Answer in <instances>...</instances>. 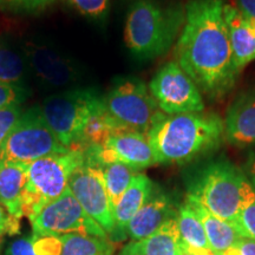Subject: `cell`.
I'll list each match as a JSON object with an SVG mask.
<instances>
[{"instance_id": "6da1fadb", "label": "cell", "mask_w": 255, "mask_h": 255, "mask_svg": "<svg viewBox=\"0 0 255 255\" xmlns=\"http://www.w3.org/2000/svg\"><path fill=\"white\" fill-rule=\"evenodd\" d=\"M223 0H189L178 37L176 63L201 92L220 98L234 87L235 69Z\"/></svg>"}, {"instance_id": "7a4b0ae2", "label": "cell", "mask_w": 255, "mask_h": 255, "mask_svg": "<svg viewBox=\"0 0 255 255\" xmlns=\"http://www.w3.org/2000/svg\"><path fill=\"white\" fill-rule=\"evenodd\" d=\"M156 163L182 164L218 148L225 122L215 114L159 113L145 133Z\"/></svg>"}, {"instance_id": "3957f363", "label": "cell", "mask_w": 255, "mask_h": 255, "mask_svg": "<svg viewBox=\"0 0 255 255\" xmlns=\"http://www.w3.org/2000/svg\"><path fill=\"white\" fill-rule=\"evenodd\" d=\"M184 23L178 6H163L157 0H135L124 28L128 49L139 59H151L167 52Z\"/></svg>"}, {"instance_id": "277c9868", "label": "cell", "mask_w": 255, "mask_h": 255, "mask_svg": "<svg viewBox=\"0 0 255 255\" xmlns=\"http://www.w3.org/2000/svg\"><path fill=\"white\" fill-rule=\"evenodd\" d=\"M255 189L240 169L227 161H216L199 170L188 187L195 199L219 219L235 225L240 209Z\"/></svg>"}, {"instance_id": "5b68a950", "label": "cell", "mask_w": 255, "mask_h": 255, "mask_svg": "<svg viewBox=\"0 0 255 255\" xmlns=\"http://www.w3.org/2000/svg\"><path fill=\"white\" fill-rule=\"evenodd\" d=\"M84 146L77 145L27 164L23 194V214L28 219L59 197L69 186L71 175L85 163Z\"/></svg>"}, {"instance_id": "8992f818", "label": "cell", "mask_w": 255, "mask_h": 255, "mask_svg": "<svg viewBox=\"0 0 255 255\" xmlns=\"http://www.w3.org/2000/svg\"><path fill=\"white\" fill-rule=\"evenodd\" d=\"M102 108L103 97L94 89L71 88L46 97L40 111L60 143L66 148H75L81 144L88 121Z\"/></svg>"}, {"instance_id": "52a82bcc", "label": "cell", "mask_w": 255, "mask_h": 255, "mask_svg": "<svg viewBox=\"0 0 255 255\" xmlns=\"http://www.w3.org/2000/svg\"><path fill=\"white\" fill-rule=\"evenodd\" d=\"M69 149L62 143L44 119L40 107L23 111L0 148V161L30 164L31 162Z\"/></svg>"}, {"instance_id": "ba28073f", "label": "cell", "mask_w": 255, "mask_h": 255, "mask_svg": "<svg viewBox=\"0 0 255 255\" xmlns=\"http://www.w3.org/2000/svg\"><path fill=\"white\" fill-rule=\"evenodd\" d=\"M28 220L32 235L36 237L60 238L68 234H79L109 238L104 229L83 209L69 187L62 195L47 203Z\"/></svg>"}, {"instance_id": "9c48e42d", "label": "cell", "mask_w": 255, "mask_h": 255, "mask_svg": "<svg viewBox=\"0 0 255 255\" xmlns=\"http://www.w3.org/2000/svg\"><path fill=\"white\" fill-rule=\"evenodd\" d=\"M103 102L108 113L128 131L146 133L161 113L146 85L136 78L117 83Z\"/></svg>"}, {"instance_id": "30bf717a", "label": "cell", "mask_w": 255, "mask_h": 255, "mask_svg": "<svg viewBox=\"0 0 255 255\" xmlns=\"http://www.w3.org/2000/svg\"><path fill=\"white\" fill-rule=\"evenodd\" d=\"M149 91L159 110L167 115L202 113V94L176 62L165 64L149 84Z\"/></svg>"}, {"instance_id": "8fae6325", "label": "cell", "mask_w": 255, "mask_h": 255, "mask_svg": "<svg viewBox=\"0 0 255 255\" xmlns=\"http://www.w3.org/2000/svg\"><path fill=\"white\" fill-rule=\"evenodd\" d=\"M21 50L27 70L41 88L64 91L77 83L79 71L75 62L55 47L38 40H26Z\"/></svg>"}, {"instance_id": "7c38bea8", "label": "cell", "mask_w": 255, "mask_h": 255, "mask_svg": "<svg viewBox=\"0 0 255 255\" xmlns=\"http://www.w3.org/2000/svg\"><path fill=\"white\" fill-rule=\"evenodd\" d=\"M68 187L88 215L104 229L108 237L113 238L115 233L114 208L101 168L85 161L71 175Z\"/></svg>"}, {"instance_id": "4fadbf2b", "label": "cell", "mask_w": 255, "mask_h": 255, "mask_svg": "<svg viewBox=\"0 0 255 255\" xmlns=\"http://www.w3.org/2000/svg\"><path fill=\"white\" fill-rule=\"evenodd\" d=\"M87 162L103 165L120 162L139 170L156 164L154 152L145 133L123 131L115 133L101 145H85Z\"/></svg>"}, {"instance_id": "5bb4252c", "label": "cell", "mask_w": 255, "mask_h": 255, "mask_svg": "<svg viewBox=\"0 0 255 255\" xmlns=\"http://www.w3.org/2000/svg\"><path fill=\"white\" fill-rule=\"evenodd\" d=\"M225 138L233 145L246 146L255 143V89L241 94L226 115Z\"/></svg>"}, {"instance_id": "9a60e30c", "label": "cell", "mask_w": 255, "mask_h": 255, "mask_svg": "<svg viewBox=\"0 0 255 255\" xmlns=\"http://www.w3.org/2000/svg\"><path fill=\"white\" fill-rule=\"evenodd\" d=\"M176 213L177 210H175L171 199L167 194L161 191L151 193L148 201L129 222L127 234L132 241L148 238L169 219L174 218Z\"/></svg>"}, {"instance_id": "2e32d148", "label": "cell", "mask_w": 255, "mask_h": 255, "mask_svg": "<svg viewBox=\"0 0 255 255\" xmlns=\"http://www.w3.org/2000/svg\"><path fill=\"white\" fill-rule=\"evenodd\" d=\"M152 189V181L145 174L137 173L135 175L130 186L124 191L119 203L114 208L115 233L111 239L117 241L126 239L128 225L150 197Z\"/></svg>"}, {"instance_id": "e0dca14e", "label": "cell", "mask_w": 255, "mask_h": 255, "mask_svg": "<svg viewBox=\"0 0 255 255\" xmlns=\"http://www.w3.org/2000/svg\"><path fill=\"white\" fill-rule=\"evenodd\" d=\"M223 14L228 26L234 66L240 72L255 60V27L231 4L223 5Z\"/></svg>"}, {"instance_id": "ac0fdd59", "label": "cell", "mask_w": 255, "mask_h": 255, "mask_svg": "<svg viewBox=\"0 0 255 255\" xmlns=\"http://www.w3.org/2000/svg\"><path fill=\"white\" fill-rule=\"evenodd\" d=\"M124 250L135 255H184L186 251L178 231L176 215L148 238L129 242Z\"/></svg>"}, {"instance_id": "d6986e66", "label": "cell", "mask_w": 255, "mask_h": 255, "mask_svg": "<svg viewBox=\"0 0 255 255\" xmlns=\"http://www.w3.org/2000/svg\"><path fill=\"white\" fill-rule=\"evenodd\" d=\"M186 202L193 208L196 215L199 216L201 222H202L209 248L215 255H222L239 239L242 238L237 226L213 215L209 210H207L205 207L201 205L199 201L187 195Z\"/></svg>"}, {"instance_id": "ffe728a7", "label": "cell", "mask_w": 255, "mask_h": 255, "mask_svg": "<svg viewBox=\"0 0 255 255\" xmlns=\"http://www.w3.org/2000/svg\"><path fill=\"white\" fill-rule=\"evenodd\" d=\"M27 164L0 161V205L14 218H23Z\"/></svg>"}, {"instance_id": "44dd1931", "label": "cell", "mask_w": 255, "mask_h": 255, "mask_svg": "<svg viewBox=\"0 0 255 255\" xmlns=\"http://www.w3.org/2000/svg\"><path fill=\"white\" fill-rule=\"evenodd\" d=\"M176 221L186 254L215 255L209 248L202 222L187 202L177 209Z\"/></svg>"}, {"instance_id": "7402d4cb", "label": "cell", "mask_w": 255, "mask_h": 255, "mask_svg": "<svg viewBox=\"0 0 255 255\" xmlns=\"http://www.w3.org/2000/svg\"><path fill=\"white\" fill-rule=\"evenodd\" d=\"M123 131H128V130L121 126L108 113L104 107L100 111H97L95 115H92L91 119L88 121L87 126H85L84 130H83L81 144L79 145H101L110 136Z\"/></svg>"}, {"instance_id": "603a6c76", "label": "cell", "mask_w": 255, "mask_h": 255, "mask_svg": "<svg viewBox=\"0 0 255 255\" xmlns=\"http://www.w3.org/2000/svg\"><path fill=\"white\" fill-rule=\"evenodd\" d=\"M62 255H114L115 248L109 238L68 234L60 237Z\"/></svg>"}, {"instance_id": "cb8c5ba5", "label": "cell", "mask_w": 255, "mask_h": 255, "mask_svg": "<svg viewBox=\"0 0 255 255\" xmlns=\"http://www.w3.org/2000/svg\"><path fill=\"white\" fill-rule=\"evenodd\" d=\"M103 173L105 187H107L108 194L113 208L119 203V201L124 191L131 183L132 178L137 174V170L129 167V165L120 163V162H114V163L98 165Z\"/></svg>"}, {"instance_id": "d4e9b609", "label": "cell", "mask_w": 255, "mask_h": 255, "mask_svg": "<svg viewBox=\"0 0 255 255\" xmlns=\"http://www.w3.org/2000/svg\"><path fill=\"white\" fill-rule=\"evenodd\" d=\"M27 65L21 53L5 44H0V82L23 85Z\"/></svg>"}, {"instance_id": "484cf974", "label": "cell", "mask_w": 255, "mask_h": 255, "mask_svg": "<svg viewBox=\"0 0 255 255\" xmlns=\"http://www.w3.org/2000/svg\"><path fill=\"white\" fill-rule=\"evenodd\" d=\"M235 226L242 238L255 240V190L242 205Z\"/></svg>"}, {"instance_id": "4316f807", "label": "cell", "mask_w": 255, "mask_h": 255, "mask_svg": "<svg viewBox=\"0 0 255 255\" xmlns=\"http://www.w3.org/2000/svg\"><path fill=\"white\" fill-rule=\"evenodd\" d=\"M84 17L97 19L107 14L110 0H65Z\"/></svg>"}, {"instance_id": "83f0119b", "label": "cell", "mask_w": 255, "mask_h": 255, "mask_svg": "<svg viewBox=\"0 0 255 255\" xmlns=\"http://www.w3.org/2000/svg\"><path fill=\"white\" fill-rule=\"evenodd\" d=\"M26 96L27 90L23 85L0 82V109L8 105H20L25 101Z\"/></svg>"}, {"instance_id": "f1b7e54d", "label": "cell", "mask_w": 255, "mask_h": 255, "mask_svg": "<svg viewBox=\"0 0 255 255\" xmlns=\"http://www.w3.org/2000/svg\"><path fill=\"white\" fill-rule=\"evenodd\" d=\"M21 113H23V110H21L20 105L18 104L8 105V107L0 109V148H1L2 143L5 142L6 137L8 136L12 128L17 123Z\"/></svg>"}, {"instance_id": "f546056e", "label": "cell", "mask_w": 255, "mask_h": 255, "mask_svg": "<svg viewBox=\"0 0 255 255\" xmlns=\"http://www.w3.org/2000/svg\"><path fill=\"white\" fill-rule=\"evenodd\" d=\"M6 255H40L34 238H19L6 248Z\"/></svg>"}, {"instance_id": "4dcf8cb0", "label": "cell", "mask_w": 255, "mask_h": 255, "mask_svg": "<svg viewBox=\"0 0 255 255\" xmlns=\"http://www.w3.org/2000/svg\"><path fill=\"white\" fill-rule=\"evenodd\" d=\"M19 229H20V220L12 216L0 205V240L7 234H17Z\"/></svg>"}, {"instance_id": "1f68e13d", "label": "cell", "mask_w": 255, "mask_h": 255, "mask_svg": "<svg viewBox=\"0 0 255 255\" xmlns=\"http://www.w3.org/2000/svg\"><path fill=\"white\" fill-rule=\"evenodd\" d=\"M222 255H255V240L250 238H240Z\"/></svg>"}, {"instance_id": "d6a6232c", "label": "cell", "mask_w": 255, "mask_h": 255, "mask_svg": "<svg viewBox=\"0 0 255 255\" xmlns=\"http://www.w3.org/2000/svg\"><path fill=\"white\" fill-rule=\"evenodd\" d=\"M1 1H6L7 4L25 11H38L52 4L55 0H1Z\"/></svg>"}, {"instance_id": "836d02e7", "label": "cell", "mask_w": 255, "mask_h": 255, "mask_svg": "<svg viewBox=\"0 0 255 255\" xmlns=\"http://www.w3.org/2000/svg\"><path fill=\"white\" fill-rule=\"evenodd\" d=\"M235 8L255 27V0H237Z\"/></svg>"}, {"instance_id": "e575fe53", "label": "cell", "mask_w": 255, "mask_h": 255, "mask_svg": "<svg viewBox=\"0 0 255 255\" xmlns=\"http://www.w3.org/2000/svg\"><path fill=\"white\" fill-rule=\"evenodd\" d=\"M247 173H248V180L253 188L255 189V155L250 159V163L247 167Z\"/></svg>"}, {"instance_id": "d590c367", "label": "cell", "mask_w": 255, "mask_h": 255, "mask_svg": "<svg viewBox=\"0 0 255 255\" xmlns=\"http://www.w3.org/2000/svg\"><path fill=\"white\" fill-rule=\"evenodd\" d=\"M120 255H135V254L130 253V252H129V251L124 250V248H123V250H122V251H121V253H120Z\"/></svg>"}, {"instance_id": "8d00e7d4", "label": "cell", "mask_w": 255, "mask_h": 255, "mask_svg": "<svg viewBox=\"0 0 255 255\" xmlns=\"http://www.w3.org/2000/svg\"><path fill=\"white\" fill-rule=\"evenodd\" d=\"M184 255H191V254H184Z\"/></svg>"}, {"instance_id": "74e56055", "label": "cell", "mask_w": 255, "mask_h": 255, "mask_svg": "<svg viewBox=\"0 0 255 255\" xmlns=\"http://www.w3.org/2000/svg\"><path fill=\"white\" fill-rule=\"evenodd\" d=\"M0 1H1V0H0Z\"/></svg>"}]
</instances>
